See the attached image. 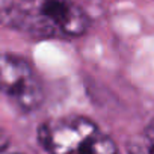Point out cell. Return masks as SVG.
Returning a JSON list of instances; mask_svg holds the SVG:
<instances>
[{
    "label": "cell",
    "instance_id": "8992f818",
    "mask_svg": "<svg viewBox=\"0 0 154 154\" xmlns=\"http://www.w3.org/2000/svg\"><path fill=\"white\" fill-rule=\"evenodd\" d=\"M6 145H8V134L5 133L3 127L0 125V151L3 148H6Z\"/></svg>",
    "mask_w": 154,
    "mask_h": 154
},
{
    "label": "cell",
    "instance_id": "3957f363",
    "mask_svg": "<svg viewBox=\"0 0 154 154\" xmlns=\"http://www.w3.org/2000/svg\"><path fill=\"white\" fill-rule=\"evenodd\" d=\"M0 94L24 110L38 109L44 100L42 85L30 63L9 53H0Z\"/></svg>",
    "mask_w": 154,
    "mask_h": 154
},
{
    "label": "cell",
    "instance_id": "5b68a950",
    "mask_svg": "<svg viewBox=\"0 0 154 154\" xmlns=\"http://www.w3.org/2000/svg\"><path fill=\"white\" fill-rule=\"evenodd\" d=\"M12 8V0H0V21L8 18Z\"/></svg>",
    "mask_w": 154,
    "mask_h": 154
},
{
    "label": "cell",
    "instance_id": "7a4b0ae2",
    "mask_svg": "<svg viewBox=\"0 0 154 154\" xmlns=\"http://www.w3.org/2000/svg\"><path fill=\"white\" fill-rule=\"evenodd\" d=\"M39 140L50 154H119L115 142L95 122L80 115L44 122Z\"/></svg>",
    "mask_w": 154,
    "mask_h": 154
},
{
    "label": "cell",
    "instance_id": "277c9868",
    "mask_svg": "<svg viewBox=\"0 0 154 154\" xmlns=\"http://www.w3.org/2000/svg\"><path fill=\"white\" fill-rule=\"evenodd\" d=\"M128 154H154V119L128 143Z\"/></svg>",
    "mask_w": 154,
    "mask_h": 154
},
{
    "label": "cell",
    "instance_id": "6da1fadb",
    "mask_svg": "<svg viewBox=\"0 0 154 154\" xmlns=\"http://www.w3.org/2000/svg\"><path fill=\"white\" fill-rule=\"evenodd\" d=\"M8 18L20 30L48 38L80 36L89 27L86 12L72 0H20Z\"/></svg>",
    "mask_w": 154,
    "mask_h": 154
}]
</instances>
